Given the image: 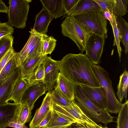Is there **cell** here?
<instances>
[{"label": "cell", "instance_id": "obj_27", "mask_svg": "<svg viewBox=\"0 0 128 128\" xmlns=\"http://www.w3.org/2000/svg\"><path fill=\"white\" fill-rule=\"evenodd\" d=\"M57 40L52 36L45 34L42 40V55H50L54 50Z\"/></svg>", "mask_w": 128, "mask_h": 128}, {"label": "cell", "instance_id": "obj_39", "mask_svg": "<svg viewBox=\"0 0 128 128\" xmlns=\"http://www.w3.org/2000/svg\"><path fill=\"white\" fill-rule=\"evenodd\" d=\"M23 125L20 120L17 108L13 118L10 122L5 125L4 128H6L8 127H11L14 128H23Z\"/></svg>", "mask_w": 128, "mask_h": 128}, {"label": "cell", "instance_id": "obj_7", "mask_svg": "<svg viewBox=\"0 0 128 128\" xmlns=\"http://www.w3.org/2000/svg\"><path fill=\"white\" fill-rule=\"evenodd\" d=\"M29 32L30 37L22 49L16 52V57L18 66L28 59L42 53V42L45 34L36 32L33 28Z\"/></svg>", "mask_w": 128, "mask_h": 128}, {"label": "cell", "instance_id": "obj_21", "mask_svg": "<svg viewBox=\"0 0 128 128\" xmlns=\"http://www.w3.org/2000/svg\"><path fill=\"white\" fill-rule=\"evenodd\" d=\"M28 86V83L26 80L22 77L19 78L14 84L9 100L13 101L15 104H20L25 91Z\"/></svg>", "mask_w": 128, "mask_h": 128}, {"label": "cell", "instance_id": "obj_2", "mask_svg": "<svg viewBox=\"0 0 128 128\" xmlns=\"http://www.w3.org/2000/svg\"><path fill=\"white\" fill-rule=\"evenodd\" d=\"M74 100L84 114L95 123H101L105 126L114 122V118L106 109L100 108L92 103L86 97L80 86H74Z\"/></svg>", "mask_w": 128, "mask_h": 128}, {"label": "cell", "instance_id": "obj_24", "mask_svg": "<svg viewBox=\"0 0 128 128\" xmlns=\"http://www.w3.org/2000/svg\"><path fill=\"white\" fill-rule=\"evenodd\" d=\"M128 84V72L125 70L120 75L117 86L116 95L119 100L122 102L124 98H126Z\"/></svg>", "mask_w": 128, "mask_h": 128}, {"label": "cell", "instance_id": "obj_33", "mask_svg": "<svg viewBox=\"0 0 128 128\" xmlns=\"http://www.w3.org/2000/svg\"><path fill=\"white\" fill-rule=\"evenodd\" d=\"M44 69L43 63L35 71L34 74L27 81L29 85L43 82L44 78Z\"/></svg>", "mask_w": 128, "mask_h": 128}, {"label": "cell", "instance_id": "obj_18", "mask_svg": "<svg viewBox=\"0 0 128 128\" xmlns=\"http://www.w3.org/2000/svg\"><path fill=\"white\" fill-rule=\"evenodd\" d=\"M19 104L8 103L0 105V128L10 122L15 114Z\"/></svg>", "mask_w": 128, "mask_h": 128}, {"label": "cell", "instance_id": "obj_13", "mask_svg": "<svg viewBox=\"0 0 128 128\" xmlns=\"http://www.w3.org/2000/svg\"><path fill=\"white\" fill-rule=\"evenodd\" d=\"M47 56L39 54L25 60L19 66L22 78L28 80L38 67L43 63Z\"/></svg>", "mask_w": 128, "mask_h": 128}, {"label": "cell", "instance_id": "obj_22", "mask_svg": "<svg viewBox=\"0 0 128 128\" xmlns=\"http://www.w3.org/2000/svg\"><path fill=\"white\" fill-rule=\"evenodd\" d=\"M52 111V117L46 128H65L76 123L74 121Z\"/></svg>", "mask_w": 128, "mask_h": 128}, {"label": "cell", "instance_id": "obj_17", "mask_svg": "<svg viewBox=\"0 0 128 128\" xmlns=\"http://www.w3.org/2000/svg\"><path fill=\"white\" fill-rule=\"evenodd\" d=\"M75 84L59 72L54 88L65 97L71 100H74Z\"/></svg>", "mask_w": 128, "mask_h": 128}, {"label": "cell", "instance_id": "obj_42", "mask_svg": "<svg viewBox=\"0 0 128 128\" xmlns=\"http://www.w3.org/2000/svg\"><path fill=\"white\" fill-rule=\"evenodd\" d=\"M104 17L107 20H108L110 22V23L112 22V15L108 12H100Z\"/></svg>", "mask_w": 128, "mask_h": 128}, {"label": "cell", "instance_id": "obj_28", "mask_svg": "<svg viewBox=\"0 0 128 128\" xmlns=\"http://www.w3.org/2000/svg\"><path fill=\"white\" fill-rule=\"evenodd\" d=\"M51 94L53 102L60 106H70L72 100L64 96L56 88L51 92Z\"/></svg>", "mask_w": 128, "mask_h": 128}, {"label": "cell", "instance_id": "obj_9", "mask_svg": "<svg viewBox=\"0 0 128 128\" xmlns=\"http://www.w3.org/2000/svg\"><path fill=\"white\" fill-rule=\"evenodd\" d=\"M60 63V61L53 60L47 56L43 62L45 76L42 83L46 91L51 92L55 87L59 71Z\"/></svg>", "mask_w": 128, "mask_h": 128}, {"label": "cell", "instance_id": "obj_31", "mask_svg": "<svg viewBox=\"0 0 128 128\" xmlns=\"http://www.w3.org/2000/svg\"><path fill=\"white\" fill-rule=\"evenodd\" d=\"M18 67L16 57V52L14 55L7 62L0 73V80L8 76L16 68Z\"/></svg>", "mask_w": 128, "mask_h": 128}, {"label": "cell", "instance_id": "obj_35", "mask_svg": "<svg viewBox=\"0 0 128 128\" xmlns=\"http://www.w3.org/2000/svg\"><path fill=\"white\" fill-rule=\"evenodd\" d=\"M76 124L81 128H102L101 124L95 123L84 114L83 119L78 121Z\"/></svg>", "mask_w": 128, "mask_h": 128}, {"label": "cell", "instance_id": "obj_40", "mask_svg": "<svg viewBox=\"0 0 128 128\" xmlns=\"http://www.w3.org/2000/svg\"><path fill=\"white\" fill-rule=\"evenodd\" d=\"M52 114V111L51 109L47 114L38 124L36 128H46L50 120Z\"/></svg>", "mask_w": 128, "mask_h": 128}, {"label": "cell", "instance_id": "obj_36", "mask_svg": "<svg viewBox=\"0 0 128 128\" xmlns=\"http://www.w3.org/2000/svg\"><path fill=\"white\" fill-rule=\"evenodd\" d=\"M14 29L8 22L2 23L0 21V38L7 35H12Z\"/></svg>", "mask_w": 128, "mask_h": 128}, {"label": "cell", "instance_id": "obj_16", "mask_svg": "<svg viewBox=\"0 0 128 128\" xmlns=\"http://www.w3.org/2000/svg\"><path fill=\"white\" fill-rule=\"evenodd\" d=\"M54 18L47 10L43 8L36 16L33 29L38 33L46 34L49 24Z\"/></svg>", "mask_w": 128, "mask_h": 128}, {"label": "cell", "instance_id": "obj_45", "mask_svg": "<svg viewBox=\"0 0 128 128\" xmlns=\"http://www.w3.org/2000/svg\"><path fill=\"white\" fill-rule=\"evenodd\" d=\"M102 128H108L107 126H102Z\"/></svg>", "mask_w": 128, "mask_h": 128}, {"label": "cell", "instance_id": "obj_37", "mask_svg": "<svg viewBox=\"0 0 128 128\" xmlns=\"http://www.w3.org/2000/svg\"><path fill=\"white\" fill-rule=\"evenodd\" d=\"M79 0H64V14L69 16L75 8Z\"/></svg>", "mask_w": 128, "mask_h": 128}, {"label": "cell", "instance_id": "obj_30", "mask_svg": "<svg viewBox=\"0 0 128 128\" xmlns=\"http://www.w3.org/2000/svg\"><path fill=\"white\" fill-rule=\"evenodd\" d=\"M14 39L12 35H7L0 38V58L13 47Z\"/></svg>", "mask_w": 128, "mask_h": 128}, {"label": "cell", "instance_id": "obj_23", "mask_svg": "<svg viewBox=\"0 0 128 128\" xmlns=\"http://www.w3.org/2000/svg\"><path fill=\"white\" fill-rule=\"evenodd\" d=\"M116 19L120 41L124 47V52L127 54L128 52V23L122 16H116Z\"/></svg>", "mask_w": 128, "mask_h": 128}, {"label": "cell", "instance_id": "obj_12", "mask_svg": "<svg viewBox=\"0 0 128 128\" xmlns=\"http://www.w3.org/2000/svg\"><path fill=\"white\" fill-rule=\"evenodd\" d=\"M87 98L97 107L106 110L107 100L105 91L102 86L92 87L80 86Z\"/></svg>", "mask_w": 128, "mask_h": 128}, {"label": "cell", "instance_id": "obj_44", "mask_svg": "<svg viewBox=\"0 0 128 128\" xmlns=\"http://www.w3.org/2000/svg\"><path fill=\"white\" fill-rule=\"evenodd\" d=\"M23 128H28L25 125H23Z\"/></svg>", "mask_w": 128, "mask_h": 128}, {"label": "cell", "instance_id": "obj_32", "mask_svg": "<svg viewBox=\"0 0 128 128\" xmlns=\"http://www.w3.org/2000/svg\"><path fill=\"white\" fill-rule=\"evenodd\" d=\"M112 22L110 23L114 35V41L113 46H116L117 48L118 52L120 58V61L121 52L122 49L120 46V41L118 29L117 27L116 16L113 14L112 15Z\"/></svg>", "mask_w": 128, "mask_h": 128}, {"label": "cell", "instance_id": "obj_26", "mask_svg": "<svg viewBox=\"0 0 128 128\" xmlns=\"http://www.w3.org/2000/svg\"><path fill=\"white\" fill-rule=\"evenodd\" d=\"M117 128H128V100L122 104L117 118Z\"/></svg>", "mask_w": 128, "mask_h": 128}, {"label": "cell", "instance_id": "obj_19", "mask_svg": "<svg viewBox=\"0 0 128 128\" xmlns=\"http://www.w3.org/2000/svg\"><path fill=\"white\" fill-rule=\"evenodd\" d=\"M46 8L56 19L64 14V0H40Z\"/></svg>", "mask_w": 128, "mask_h": 128}, {"label": "cell", "instance_id": "obj_34", "mask_svg": "<svg viewBox=\"0 0 128 128\" xmlns=\"http://www.w3.org/2000/svg\"><path fill=\"white\" fill-rule=\"evenodd\" d=\"M99 5L100 12H108L111 14L114 4V0H94Z\"/></svg>", "mask_w": 128, "mask_h": 128}, {"label": "cell", "instance_id": "obj_38", "mask_svg": "<svg viewBox=\"0 0 128 128\" xmlns=\"http://www.w3.org/2000/svg\"><path fill=\"white\" fill-rule=\"evenodd\" d=\"M15 53L13 47H12L0 58V73L5 66Z\"/></svg>", "mask_w": 128, "mask_h": 128}, {"label": "cell", "instance_id": "obj_10", "mask_svg": "<svg viewBox=\"0 0 128 128\" xmlns=\"http://www.w3.org/2000/svg\"><path fill=\"white\" fill-rule=\"evenodd\" d=\"M21 77L19 66L4 78L0 80V105L8 103L14 84Z\"/></svg>", "mask_w": 128, "mask_h": 128}, {"label": "cell", "instance_id": "obj_41", "mask_svg": "<svg viewBox=\"0 0 128 128\" xmlns=\"http://www.w3.org/2000/svg\"><path fill=\"white\" fill-rule=\"evenodd\" d=\"M8 7L6 5L4 2L2 0H0V12L8 14Z\"/></svg>", "mask_w": 128, "mask_h": 128}, {"label": "cell", "instance_id": "obj_43", "mask_svg": "<svg viewBox=\"0 0 128 128\" xmlns=\"http://www.w3.org/2000/svg\"><path fill=\"white\" fill-rule=\"evenodd\" d=\"M65 128H81L80 126L77 125L76 123L68 126Z\"/></svg>", "mask_w": 128, "mask_h": 128}, {"label": "cell", "instance_id": "obj_1", "mask_svg": "<svg viewBox=\"0 0 128 128\" xmlns=\"http://www.w3.org/2000/svg\"><path fill=\"white\" fill-rule=\"evenodd\" d=\"M60 61V72L74 84L102 86L93 71L92 62L85 54L70 53Z\"/></svg>", "mask_w": 128, "mask_h": 128}, {"label": "cell", "instance_id": "obj_4", "mask_svg": "<svg viewBox=\"0 0 128 128\" xmlns=\"http://www.w3.org/2000/svg\"><path fill=\"white\" fill-rule=\"evenodd\" d=\"M92 68L100 85L103 88L107 100L106 110L109 113H118L122 104L117 98L108 72L100 66L92 64Z\"/></svg>", "mask_w": 128, "mask_h": 128}, {"label": "cell", "instance_id": "obj_3", "mask_svg": "<svg viewBox=\"0 0 128 128\" xmlns=\"http://www.w3.org/2000/svg\"><path fill=\"white\" fill-rule=\"evenodd\" d=\"M61 32L64 36L70 38L83 54L90 34L79 22L73 17L67 16L61 24Z\"/></svg>", "mask_w": 128, "mask_h": 128}, {"label": "cell", "instance_id": "obj_25", "mask_svg": "<svg viewBox=\"0 0 128 128\" xmlns=\"http://www.w3.org/2000/svg\"><path fill=\"white\" fill-rule=\"evenodd\" d=\"M17 110L20 120L23 124L30 122L32 118V110L26 101L20 102L18 104Z\"/></svg>", "mask_w": 128, "mask_h": 128}, {"label": "cell", "instance_id": "obj_15", "mask_svg": "<svg viewBox=\"0 0 128 128\" xmlns=\"http://www.w3.org/2000/svg\"><path fill=\"white\" fill-rule=\"evenodd\" d=\"M52 102L51 92L49 91L44 99L40 107L36 110L34 117L30 123V128H36L50 110Z\"/></svg>", "mask_w": 128, "mask_h": 128}, {"label": "cell", "instance_id": "obj_11", "mask_svg": "<svg viewBox=\"0 0 128 128\" xmlns=\"http://www.w3.org/2000/svg\"><path fill=\"white\" fill-rule=\"evenodd\" d=\"M51 109L53 111L74 121L76 123L82 120L84 118V114L74 100L71 101L70 106L64 107L59 106L52 101Z\"/></svg>", "mask_w": 128, "mask_h": 128}, {"label": "cell", "instance_id": "obj_20", "mask_svg": "<svg viewBox=\"0 0 128 128\" xmlns=\"http://www.w3.org/2000/svg\"><path fill=\"white\" fill-rule=\"evenodd\" d=\"M100 8L94 0H79L75 8L68 16H74L92 11L100 12Z\"/></svg>", "mask_w": 128, "mask_h": 128}, {"label": "cell", "instance_id": "obj_8", "mask_svg": "<svg viewBox=\"0 0 128 128\" xmlns=\"http://www.w3.org/2000/svg\"><path fill=\"white\" fill-rule=\"evenodd\" d=\"M105 39L93 33H91L86 43L85 54L92 64L100 63L104 45Z\"/></svg>", "mask_w": 128, "mask_h": 128}, {"label": "cell", "instance_id": "obj_29", "mask_svg": "<svg viewBox=\"0 0 128 128\" xmlns=\"http://www.w3.org/2000/svg\"><path fill=\"white\" fill-rule=\"evenodd\" d=\"M112 14L116 16H122L128 12V0H114Z\"/></svg>", "mask_w": 128, "mask_h": 128}, {"label": "cell", "instance_id": "obj_6", "mask_svg": "<svg viewBox=\"0 0 128 128\" xmlns=\"http://www.w3.org/2000/svg\"><path fill=\"white\" fill-rule=\"evenodd\" d=\"M30 0H9L8 22L12 26L23 29L26 26Z\"/></svg>", "mask_w": 128, "mask_h": 128}, {"label": "cell", "instance_id": "obj_5", "mask_svg": "<svg viewBox=\"0 0 128 128\" xmlns=\"http://www.w3.org/2000/svg\"><path fill=\"white\" fill-rule=\"evenodd\" d=\"M73 17L82 23L90 34L107 38V20L100 11H92Z\"/></svg>", "mask_w": 128, "mask_h": 128}, {"label": "cell", "instance_id": "obj_14", "mask_svg": "<svg viewBox=\"0 0 128 128\" xmlns=\"http://www.w3.org/2000/svg\"><path fill=\"white\" fill-rule=\"evenodd\" d=\"M46 91L42 82L29 85L23 95L21 102L26 101L30 108L32 110L36 100Z\"/></svg>", "mask_w": 128, "mask_h": 128}]
</instances>
